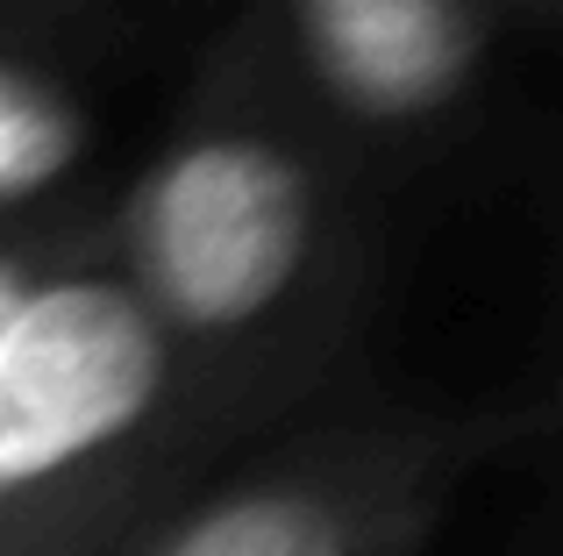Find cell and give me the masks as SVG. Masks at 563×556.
<instances>
[{"instance_id": "obj_1", "label": "cell", "mask_w": 563, "mask_h": 556, "mask_svg": "<svg viewBox=\"0 0 563 556\" xmlns=\"http://www.w3.org/2000/svg\"><path fill=\"white\" fill-rule=\"evenodd\" d=\"M250 421L172 349L100 243H71L0 335V556H114Z\"/></svg>"}, {"instance_id": "obj_2", "label": "cell", "mask_w": 563, "mask_h": 556, "mask_svg": "<svg viewBox=\"0 0 563 556\" xmlns=\"http://www.w3.org/2000/svg\"><path fill=\"white\" fill-rule=\"evenodd\" d=\"M335 200L300 136L250 114L186 122L93 229L108 271L221 392L272 414L329 335Z\"/></svg>"}, {"instance_id": "obj_3", "label": "cell", "mask_w": 563, "mask_h": 556, "mask_svg": "<svg viewBox=\"0 0 563 556\" xmlns=\"http://www.w3.org/2000/svg\"><path fill=\"white\" fill-rule=\"evenodd\" d=\"M521 435L514 414H357L214 464L114 556H413Z\"/></svg>"}, {"instance_id": "obj_4", "label": "cell", "mask_w": 563, "mask_h": 556, "mask_svg": "<svg viewBox=\"0 0 563 556\" xmlns=\"http://www.w3.org/2000/svg\"><path fill=\"white\" fill-rule=\"evenodd\" d=\"M278 29L321 108L372 136L456 114L493 36L485 0H278Z\"/></svg>"}, {"instance_id": "obj_5", "label": "cell", "mask_w": 563, "mask_h": 556, "mask_svg": "<svg viewBox=\"0 0 563 556\" xmlns=\"http://www.w3.org/2000/svg\"><path fill=\"white\" fill-rule=\"evenodd\" d=\"M93 151L86 100L51 65L0 51V222L51 200Z\"/></svg>"}, {"instance_id": "obj_6", "label": "cell", "mask_w": 563, "mask_h": 556, "mask_svg": "<svg viewBox=\"0 0 563 556\" xmlns=\"http://www.w3.org/2000/svg\"><path fill=\"white\" fill-rule=\"evenodd\" d=\"M71 243H79V236H65V229H51V236H14V243H0V335L22 321V307L43 292V278L65 265Z\"/></svg>"}, {"instance_id": "obj_7", "label": "cell", "mask_w": 563, "mask_h": 556, "mask_svg": "<svg viewBox=\"0 0 563 556\" xmlns=\"http://www.w3.org/2000/svg\"><path fill=\"white\" fill-rule=\"evenodd\" d=\"M556 8H563V0H556Z\"/></svg>"}]
</instances>
